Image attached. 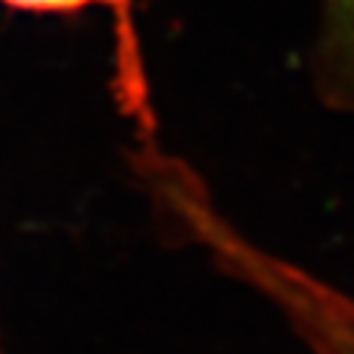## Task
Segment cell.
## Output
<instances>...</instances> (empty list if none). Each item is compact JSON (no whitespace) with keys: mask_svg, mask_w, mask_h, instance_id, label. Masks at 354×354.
<instances>
[{"mask_svg":"<svg viewBox=\"0 0 354 354\" xmlns=\"http://www.w3.org/2000/svg\"><path fill=\"white\" fill-rule=\"evenodd\" d=\"M279 299L304 321V329L324 348V354H354V304L313 285L301 274H290Z\"/></svg>","mask_w":354,"mask_h":354,"instance_id":"obj_1","label":"cell"},{"mask_svg":"<svg viewBox=\"0 0 354 354\" xmlns=\"http://www.w3.org/2000/svg\"><path fill=\"white\" fill-rule=\"evenodd\" d=\"M142 0H0V6L26 15H53V17H73L95 9H106L112 15L115 31V78H129L145 73L140 31H137V12Z\"/></svg>","mask_w":354,"mask_h":354,"instance_id":"obj_2","label":"cell"},{"mask_svg":"<svg viewBox=\"0 0 354 354\" xmlns=\"http://www.w3.org/2000/svg\"><path fill=\"white\" fill-rule=\"evenodd\" d=\"M324 64L329 75H354V0H326Z\"/></svg>","mask_w":354,"mask_h":354,"instance_id":"obj_3","label":"cell"},{"mask_svg":"<svg viewBox=\"0 0 354 354\" xmlns=\"http://www.w3.org/2000/svg\"><path fill=\"white\" fill-rule=\"evenodd\" d=\"M0 354H3V351H0Z\"/></svg>","mask_w":354,"mask_h":354,"instance_id":"obj_4","label":"cell"}]
</instances>
